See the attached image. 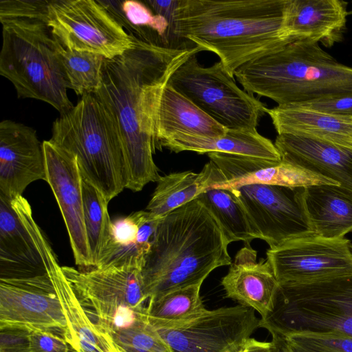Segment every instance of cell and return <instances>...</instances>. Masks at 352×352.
<instances>
[{
  "instance_id": "10",
  "label": "cell",
  "mask_w": 352,
  "mask_h": 352,
  "mask_svg": "<svg viewBox=\"0 0 352 352\" xmlns=\"http://www.w3.org/2000/svg\"><path fill=\"white\" fill-rule=\"evenodd\" d=\"M146 317L173 352H239L260 328L255 311L240 305L206 309L179 320Z\"/></svg>"
},
{
  "instance_id": "24",
  "label": "cell",
  "mask_w": 352,
  "mask_h": 352,
  "mask_svg": "<svg viewBox=\"0 0 352 352\" xmlns=\"http://www.w3.org/2000/svg\"><path fill=\"white\" fill-rule=\"evenodd\" d=\"M227 129L217 123L168 83L164 87L154 118L157 148L160 142L177 135L212 138Z\"/></svg>"
},
{
  "instance_id": "36",
  "label": "cell",
  "mask_w": 352,
  "mask_h": 352,
  "mask_svg": "<svg viewBox=\"0 0 352 352\" xmlns=\"http://www.w3.org/2000/svg\"><path fill=\"white\" fill-rule=\"evenodd\" d=\"M329 116L352 119V96H333L300 104H286Z\"/></svg>"
},
{
  "instance_id": "29",
  "label": "cell",
  "mask_w": 352,
  "mask_h": 352,
  "mask_svg": "<svg viewBox=\"0 0 352 352\" xmlns=\"http://www.w3.org/2000/svg\"><path fill=\"white\" fill-rule=\"evenodd\" d=\"M129 34L155 45L170 47L171 28L164 16L144 3L135 0L98 1Z\"/></svg>"
},
{
  "instance_id": "28",
  "label": "cell",
  "mask_w": 352,
  "mask_h": 352,
  "mask_svg": "<svg viewBox=\"0 0 352 352\" xmlns=\"http://www.w3.org/2000/svg\"><path fill=\"white\" fill-rule=\"evenodd\" d=\"M225 180L222 172L212 161L198 173L184 171L161 176L146 210L163 217L197 199L208 188Z\"/></svg>"
},
{
  "instance_id": "20",
  "label": "cell",
  "mask_w": 352,
  "mask_h": 352,
  "mask_svg": "<svg viewBox=\"0 0 352 352\" xmlns=\"http://www.w3.org/2000/svg\"><path fill=\"white\" fill-rule=\"evenodd\" d=\"M256 255V251L245 244L221 283L226 298L256 311L260 319H264L273 309L278 282L269 261H257Z\"/></svg>"
},
{
  "instance_id": "11",
  "label": "cell",
  "mask_w": 352,
  "mask_h": 352,
  "mask_svg": "<svg viewBox=\"0 0 352 352\" xmlns=\"http://www.w3.org/2000/svg\"><path fill=\"white\" fill-rule=\"evenodd\" d=\"M48 25L66 48L113 58L133 44L132 36L98 1L50 0Z\"/></svg>"
},
{
  "instance_id": "4",
  "label": "cell",
  "mask_w": 352,
  "mask_h": 352,
  "mask_svg": "<svg viewBox=\"0 0 352 352\" xmlns=\"http://www.w3.org/2000/svg\"><path fill=\"white\" fill-rule=\"evenodd\" d=\"M49 1L1 0L3 43L0 74L19 98L52 105L60 114L74 107L57 56L56 38L48 25Z\"/></svg>"
},
{
  "instance_id": "22",
  "label": "cell",
  "mask_w": 352,
  "mask_h": 352,
  "mask_svg": "<svg viewBox=\"0 0 352 352\" xmlns=\"http://www.w3.org/2000/svg\"><path fill=\"white\" fill-rule=\"evenodd\" d=\"M347 2L342 0H289L285 27L294 40H308L329 47L346 30Z\"/></svg>"
},
{
  "instance_id": "13",
  "label": "cell",
  "mask_w": 352,
  "mask_h": 352,
  "mask_svg": "<svg viewBox=\"0 0 352 352\" xmlns=\"http://www.w3.org/2000/svg\"><path fill=\"white\" fill-rule=\"evenodd\" d=\"M44 329L72 339L58 297L47 273L0 278V329Z\"/></svg>"
},
{
  "instance_id": "2",
  "label": "cell",
  "mask_w": 352,
  "mask_h": 352,
  "mask_svg": "<svg viewBox=\"0 0 352 352\" xmlns=\"http://www.w3.org/2000/svg\"><path fill=\"white\" fill-rule=\"evenodd\" d=\"M289 0H178L172 34L214 53L228 74L294 41L285 27Z\"/></svg>"
},
{
  "instance_id": "5",
  "label": "cell",
  "mask_w": 352,
  "mask_h": 352,
  "mask_svg": "<svg viewBox=\"0 0 352 352\" xmlns=\"http://www.w3.org/2000/svg\"><path fill=\"white\" fill-rule=\"evenodd\" d=\"M234 77L248 93L278 105L352 96V67L338 62L319 43L304 39L244 64Z\"/></svg>"
},
{
  "instance_id": "8",
  "label": "cell",
  "mask_w": 352,
  "mask_h": 352,
  "mask_svg": "<svg viewBox=\"0 0 352 352\" xmlns=\"http://www.w3.org/2000/svg\"><path fill=\"white\" fill-rule=\"evenodd\" d=\"M89 319L102 331L132 324L144 314L148 302L142 269L92 267L78 270L62 267Z\"/></svg>"
},
{
  "instance_id": "1",
  "label": "cell",
  "mask_w": 352,
  "mask_h": 352,
  "mask_svg": "<svg viewBox=\"0 0 352 352\" xmlns=\"http://www.w3.org/2000/svg\"><path fill=\"white\" fill-rule=\"evenodd\" d=\"M130 35V49L104 58L94 96L117 126L128 171L126 188L138 192L161 177L153 160L157 149L154 118L161 93L173 73L201 49L164 47Z\"/></svg>"
},
{
  "instance_id": "3",
  "label": "cell",
  "mask_w": 352,
  "mask_h": 352,
  "mask_svg": "<svg viewBox=\"0 0 352 352\" xmlns=\"http://www.w3.org/2000/svg\"><path fill=\"white\" fill-rule=\"evenodd\" d=\"M229 244L218 221L197 199L162 217L142 269L148 301L203 283L214 269L230 265Z\"/></svg>"
},
{
  "instance_id": "27",
  "label": "cell",
  "mask_w": 352,
  "mask_h": 352,
  "mask_svg": "<svg viewBox=\"0 0 352 352\" xmlns=\"http://www.w3.org/2000/svg\"><path fill=\"white\" fill-rule=\"evenodd\" d=\"M266 113L278 134L309 136L352 148V119L289 105L267 108Z\"/></svg>"
},
{
  "instance_id": "7",
  "label": "cell",
  "mask_w": 352,
  "mask_h": 352,
  "mask_svg": "<svg viewBox=\"0 0 352 352\" xmlns=\"http://www.w3.org/2000/svg\"><path fill=\"white\" fill-rule=\"evenodd\" d=\"M259 327L282 337L304 332L352 337V272L278 284L273 309Z\"/></svg>"
},
{
  "instance_id": "21",
  "label": "cell",
  "mask_w": 352,
  "mask_h": 352,
  "mask_svg": "<svg viewBox=\"0 0 352 352\" xmlns=\"http://www.w3.org/2000/svg\"><path fill=\"white\" fill-rule=\"evenodd\" d=\"M274 144L281 160L333 180L352 190V148L289 133L278 134Z\"/></svg>"
},
{
  "instance_id": "15",
  "label": "cell",
  "mask_w": 352,
  "mask_h": 352,
  "mask_svg": "<svg viewBox=\"0 0 352 352\" xmlns=\"http://www.w3.org/2000/svg\"><path fill=\"white\" fill-rule=\"evenodd\" d=\"M46 182L58 204L76 265L92 268L84 220L82 177L75 156L50 140L43 142Z\"/></svg>"
},
{
  "instance_id": "41",
  "label": "cell",
  "mask_w": 352,
  "mask_h": 352,
  "mask_svg": "<svg viewBox=\"0 0 352 352\" xmlns=\"http://www.w3.org/2000/svg\"><path fill=\"white\" fill-rule=\"evenodd\" d=\"M271 335L273 352H292L284 338L276 334Z\"/></svg>"
},
{
  "instance_id": "14",
  "label": "cell",
  "mask_w": 352,
  "mask_h": 352,
  "mask_svg": "<svg viewBox=\"0 0 352 352\" xmlns=\"http://www.w3.org/2000/svg\"><path fill=\"white\" fill-rule=\"evenodd\" d=\"M267 259L278 284L352 272V242L310 234L270 248Z\"/></svg>"
},
{
  "instance_id": "18",
  "label": "cell",
  "mask_w": 352,
  "mask_h": 352,
  "mask_svg": "<svg viewBox=\"0 0 352 352\" xmlns=\"http://www.w3.org/2000/svg\"><path fill=\"white\" fill-rule=\"evenodd\" d=\"M208 155L226 177L225 181L212 185L214 188H230L252 184L289 188L340 185L333 180L283 160L275 162L221 153H210Z\"/></svg>"
},
{
  "instance_id": "42",
  "label": "cell",
  "mask_w": 352,
  "mask_h": 352,
  "mask_svg": "<svg viewBox=\"0 0 352 352\" xmlns=\"http://www.w3.org/2000/svg\"><path fill=\"white\" fill-rule=\"evenodd\" d=\"M352 14V10L349 12V14Z\"/></svg>"
},
{
  "instance_id": "35",
  "label": "cell",
  "mask_w": 352,
  "mask_h": 352,
  "mask_svg": "<svg viewBox=\"0 0 352 352\" xmlns=\"http://www.w3.org/2000/svg\"><path fill=\"white\" fill-rule=\"evenodd\" d=\"M292 352H352V337L331 333H296L285 337Z\"/></svg>"
},
{
  "instance_id": "25",
  "label": "cell",
  "mask_w": 352,
  "mask_h": 352,
  "mask_svg": "<svg viewBox=\"0 0 352 352\" xmlns=\"http://www.w3.org/2000/svg\"><path fill=\"white\" fill-rule=\"evenodd\" d=\"M159 149L170 151H194L199 154L221 153L271 162L281 161L274 143L254 129H227L221 136L208 138L189 135H177L160 142Z\"/></svg>"
},
{
  "instance_id": "33",
  "label": "cell",
  "mask_w": 352,
  "mask_h": 352,
  "mask_svg": "<svg viewBox=\"0 0 352 352\" xmlns=\"http://www.w3.org/2000/svg\"><path fill=\"white\" fill-rule=\"evenodd\" d=\"M203 283L169 291L147 302L145 314L148 317L164 320H183L206 309L201 296Z\"/></svg>"
},
{
  "instance_id": "9",
  "label": "cell",
  "mask_w": 352,
  "mask_h": 352,
  "mask_svg": "<svg viewBox=\"0 0 352 352\" xmlns=\"http://www.w3.org/2000/svg\"><path fill=\"white\" fill-rule=\"evenodd\" d=\"M197 54L170 76L168 84L227 129H254L266 107L236 85L221 61L201 65Z\"/></svg>"
},
{
  "instance_id": "32",
  "label": "cell",
  "mask_w": 352,
  "mask_h": 352,
  "mask_svg": "<svg viewBox=\"0 0 352 352\" xmlns=\"http://www.w3.org/2000/svg\"><path fill=\"white\" fill-rule=\"evenodd\" d=\"M82 186L85 226L94 267L110 239L112 221L109 202L102 192L83 178Z\"/></svg>"
},
{
  "instance_id": "38",
  "label": "cell",
  "mask_w": 352,
  "mask_h": 352,
  "mask_svg": "<svg viewBox=\"0 0 352 352\" xmlns=\"http://www.w3.org/2000/svg\"><path fill=\"white\" fill-rule=\"evenodd\" d=\"M30 332L17 329H0V352H31Z\"/></svg>"
},
{
  "instance_id": "12",
  "label": "cell",
  "mask_w": 352,
  "mask_h": 352,
  "mask_svg": "<svg viewBox=\"0 0 352 352\" xmlns=\"http://www.w3.org/2000/svg\"><path fill=\"white\" fill-rule=\"evenodd\" d=\"M270 248L314 234L303 202L304 187L243 184L230 188Z\"/></svg>"
},
{
  "instance_id": "39",
  "label": "cell",
  "mask_w": 352,
  "mask_h": 352,
  "mask_svg": "<svg viewBox=\"0 0 352 352\" xmlns=\"http://www.w3.org/2000/svg\"><path fill=\"white\" fill-rule=\"evenodd\" d=\"M144 3L152 10L155 14L161 15L166 18L169 22L172 29L173 14L177 7L178 0H147L145 1Z\"/></svg>"
},
{
  "instance_id": "23",
  "label": "cell",
  "mask_w": 352,
  "mask_h": 352,
  "mask_svg": "<svg viewBox=\"0 0 352 352\" xmlns=\"http://www.w3.org/2000/svg\"><path fill=\"white\" fill-rule=\"evenodd\" d=\"M160 219L145 210L113 221L110 239L94 267L142 269Z\"/></svg>"
},
{
  "instance_id": "16",
  "label": "cell",
  "mask_w": 352,
  "mask_h": 352,
  "mask_svg": "<svg viewBox=\"0 0 352 352\" xmlns=\"http://www.w3.org/2000/svg\"><path fill=\"white\" fill-rule=\"evenodd\" d=\"M31 206L23 196L0 195V278H23L46 272L34 234Z\"/></svg>"
},
{
  "instance_id": "40",
  "label": "cell",
  "mask_w": 352,
  "mask_h": 352,
  "mask_svg": "<svg viewBox=\"0 0 352 352\" xmlns=\"http://www.w3.org/2000/svg\"><path fill=\"white\" fill-rule=\"evenodd\" d=\"M239 352H273L271 342H263L250 338Z\"/></svg>"
},
{
  "instance_id": "6",
  "label": "cell",
  "mask_w": 352,
  "mask_h": 352,
  "mask_svg": "<svg viewBox=\"0 0 352 352\" xmlns=\"http://www.w3.org/2000/svg\"><path fill=\"white\" fill-rule=\"evenodd\" d=\"M50 141L76 158L82 177L108 202L126 188L128 171L117 126L94 94H87L52 124Z\"/></svg>"
},
{
  "instance_id": "26",
  "label": "cell",
  "mask_w": 352,
  "mask_h": 352,
  "mask_svg": "<svg viewBox=\"0 0 352 352\" xmlns=\"http://www.w3.org/2000/svg\"><path fill=\"white\" fill-rule=\"evenodd\" d=\"M303 202L314 234L340 239L352 232V190L340 185L305 187Z\"/></svg>"
},
{
  "instance_id": "34",
  "label": "cell",
  "mask_w": 352,
  "mask_h": 352,
  "mask_svg": "<svg viewBox=\"0 0 352 352\" xmlns=\"http://www.w3.org/2000/svg\"><path fill=\"white\" fill-rule=\"evenodd\" d=\"M109 335L122 352H173L150 324L145 312L132 324Z\"/></svg>"
},
{
  "instance_id": "19",
  "label": "cell",
  "mask_w": 352,
  "mask_h": 352,
  "mask_svg": "<svg viewBox=\"0 0 352 352\" xmlns=\"http://www.w3.org/2000/svg\"><path fill=\"white\" fill-rule=\"evenodd\" d=\"M45 270L50 276L71 333L76 352H122L111 336L100 331L89 319L58 263L44 234L35 229Z\"/></svg>"
},
{
  "instance_id": "37",
  "label": "cell",
  "mask_w": 352,
  "mask_h": 352,
  "mask_svg": "<svg viewBox=\"0 0 352 352\" xmlns=\"http://www.w3.org/2000/svg\"><path fill=\"white\" fill-rule=\"evenodd\" d=\"M29 343L31 352H76L63 336L49 330L30 331Z\"/></svg>"
},
{
  "instance_id": "31",
  "label": "cell",
  "mask_w": 352,
  "mask_h": 352,
  "mask_svg": "<svg viewBox=\"0 0 352 352\" xmlns=\"http://www.w3.org/2000/svg\"><path fill=\"white\" fill-rule=\"evenodd\" d=\"M55 38L56 54L67 88L81 96L94 94L101 85L105 58L94 53L69 50Z\"/></svg>"
},
{
  "instance_id": "17",
  "label": "cell",
  "mask_w": 352,
  "mask_h": 352,
  "mask_svg": "<svg viewBox=\"0 0 352 352\" xmlns=\"http://www.w3.org/2000/svg\"><path fill=\"white\" fill-rule=\"evenodd\" d=\"M46 181L43 142L36 131L5 120L0 123V195L13 199L22 196L36 180Z\"/></svg>"
},
{
  "instance_id": "30",
  "label": "cell",
  "mask_w": 352,
  "mask_h": 352,
  "mask_svg": "<svg viewBox=\"0 0 352 352\" xmlns=\"http://www.w3.org/2000/svg\"><path fill=\"white\" fill-rule=\"evenodd\" d=\"M212 214L229 243L250 244L261 235L252 223L236 195L230 189L208 188L197 198Z\"/></svg>"
}]
</instances>
